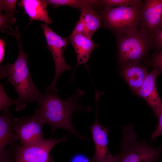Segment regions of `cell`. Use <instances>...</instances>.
Listing matches in <instances>:
<instances>
[{"mask_svg": "<svg viewBox=\"0 0 162 162\" xmlns=\"http://www.w3.org/2000/svg\"><path fill=\"white\" fill-rule=\"evenodd\" d=\"M119 62L139 63L151 44V37L140 29L132 33L116 35Z\"/></svg>", "mask_w": 162, "mask_h": 162, "instance_id": "5b68a950", "label": "cell"}, {"mask_svg": "<svg viewBox=\"0 0 162 162\" xmlns=\"http://www.w3.org/2000/svg\"><path fill=\"white\" fill-rule=\"evenodd\" d=\"M9 34L16 38L18 55L14 63L5 64L0 67V78L8 77V81L13 85L18 94L17 100L26 107V103L36 102L40 93L34 85L30 74L27 60L28 55L22 49L18 27L16 26Z\"/></svg>", "mask_w": 162, "mask_h": 162, "instance_id": "7a4b0ae2", "label": "cell"}, {"mask_svg": "<svg viewBox=\"0 0 162 162\" xmlns=\"http://www.w3.org/2000/svg\"><path fill=\"white\" fill-rule=\"evenodd\" d=\"M16 19L6 14H3L0 13V29L1 31L4 32V29L6 28L12 29L11 25L16 23Z\"/></svg>", "mask_w": 162, "mask_h": 162, "instance_id": "44dd1931", "label": "cell"}, {"mask_svg": "<svg viewBox=\"0 0 162 162\" xmlns=\"http://www.w3.org/2000/svg\"><path fill=\"white\" fill-rule=\"evenodd\" d=\"M65 135L59 140L52 137L33 144L13 146L14 159L16 162H53L50 152L53 147L67 140Z\"/></svg>", "mask_w": 162, "mask_h": 162, "instance_id": "52a82bcc", "label": "cell"}, {"mask_svg": "<svg viewBox=\"0 0 162 162\" xmlns=\"http://www.w3.org/2000/svg\"><path fill=\"white\" fill-rule=\"evenodd\" d=\"M80 18L84 25L82 34L90 39L93 34L100 26L102 20L100 13L95 9L86 7L80 9Z\"/></svg>", "mask_w": 162, "mask_h": 162, "instance_id": "2e32d148", "label": "cell"}, {"mask_svg": "<svg viewBox=\"0 0 162 162\" xmlns=\"http://www.w3.org/2000/svg\"><path fill=\"white\" fill-rule=\"evenodd\" d=\"M71 162H89V161L85 156L78 155L73 158Z\"/></svg>", "mask_w": 162, "mask_h": 162, "instance_id": "83f0119b", "label": "cell"}, {"mask_svg": "<svg viewBox=\"0 0 162 162\" xmlns=\"http://www.w3.org/2000/svg\"><path fill=\"white\" fill-rule=\"evenodd\" d=\"M84 94L83 91L77 88L74 95L64 100L54 92L40 93L36 101L38 106L35 113L43 125L47 124L50 125L51 137L56 130L61 128L82 139L89 140V139L82 136L76 131L71 121L72 116L74 111L89 112L92 110L91 107L83 108L79 103V98Z\"/></svg>", "mask_w": 162, "mask_h": 162, "instance_id": "6da1fadb", "label": "cell"}, {"mask_svg": "<svg viewBox=\"0 0 162 162\" xmlns=\"http://www.w3.org/2000/svg\"><path fill=\"white\" fill-rule=\"evenodd\" d=\"M150 64L153 69L162 73V49L156 53L151 59Z\"/></svg>", "mask_w": 162, "mask_h": 162, "instance_id": "603a6c76", "label": "cell"}, {"mask_svg": "<svg viewBox=\"0 0 162 162\" xmlns=\"http://www.w3.org/2000/svg\"><path fill=\"white\" fill-rule=\"evenodd\" d=\"M47 4L52 5L54 8L67 6L80 9L91 7L94 9L101 7L100 0H45Z\"/></svg>", "mask_w": 162, "mask_h": 162, "instance_id": "e0dca14e", "label": "cell"}, {"mask_svg": "<svg viewBox=\"0 0 162 162\" xmlns=\"http://www.w3.org/2000/svg\"><path fill=\"white\" fill-rule=\"evenodd\" d=\"M141 0H100L101 8L103 7H127L137 4Z\"/></svg>", "mask_w": 162, "mask_h": 162, "instance_id": "d6986e66", "label": "cell"}, {"mask_svg": "<svg viewBox=\"0 0 162 162\" xmlns=\"http://www.w3.org/2000/svg\"><path fill=\"white\" fill-rule=\"evenodd\" d=\"M143 4L139 3L127 7H103L100 14L103 26L116 35L128 34L139 30Z\"/></svg>", "mask_w": 162, "mask_h": 162, "instance_id": "3957f363", "label": "cell"}, {"mask_svg": "<svg viewBox=\"0 0 162 162\" xmlns=\"http://www.w3.org/2000/svg\"><path fill=\"white\" fill-rule=\"evenodd\" d=\"M18 4L29 16V20L31 22L40 20L43 21L47 24L52 23L48 14V5L45 0H22L19 2Z\"/></svg>", "mask_w": 162, "mask_h": 162, "instance_id": "9a60e30c", "label": "cell"}, {"mask_svg": "<svg viewBox=\"0 0 162 162\" xmlns=\"http://www.w3.org/2000/svg\"><path fill=\"white\" fill-rule=\"evenodd\" d=\"M37 114L14 118L13 128L21 145H27L44 140L43 126Z\"/></svg>", "mask_w": 162, "mask_h": 162, "instance_id": "ba28073f", "label": "cell"}, {"mask_svg": "<svg viewBox=\"0 0 162 162\" xmlns=\"http://www.w3.org/2000/svg\"><path fill=\"white\" fill-rule=\"evenodd\" d=\"M122 64L121 74L136 93L148 74L147 68L138 62H128Z\"/></svg>", "mask_w": 162, "mask_h": 162, "instance_id": "7c38bea8", "label": "cell"}, {"mask_svg": "<svg viewBox=\"0 0 162 162\" xmlns=\"http://www.w3.org/2000/svg\"><path fill=\"white\" fill-rule=\"evenodd\" d=\"M97 111V107H96L95 121L89 128L95 147L94 154L90 162H119L118 154L113 155L109 149L108 146L109 129L102 126L99 123Z\"/></svg>", "mask_w": 162, "mask_h": 162, "instance_id": "9c48e42d", "label": "cell"}, {"mask_svg": "<svg viewBox=\"0 0 162 162\" xmlns=\"http://www.w3.org/2000/svg\"><path fill=\"white\" fill-rule=\"evenodd\" d=\"M162 22V0H144L141 12L140 29L152 38V34Z\"/></svg>", "mask_w": 162, "mask_h": 162, "instance_id": "30bf717a", "label": "cell"}, {"mask_svg": "<svg viewBox=\"0 0 162 162\" xmlns=\"http://www.w3.org/2000/svg\"><path fill=\"white\" fill-rule=\"evenodd\" d=\"M6 44L5 41L4 39H0V63L1 64L2 61L4 58L5 48Z\"/></svg>", "mask_w": 162, "mask_h": 162, "instance_id": "4316f807", "label": "cell"}, {"mask_svg": "<svg viewBox=\"0 0 162 162\" xmlns=\"http://www.w3.org/2000/svg\"><path fill=\"white\" fill-rule=\"evenodd\" d=\"M153 44L158 50L162 49V22L152 36Z\"/></svg>", "mask_w": 162, "mask_h": 162, "instance_id": "7402d4cb", "label": "cell"}, {"mask_svg": "<svg viewBox=\"0 0 162 162\" xmlns=\"http://www.w3.org/2000/svg\"><path fill=\"white\" fill-rule=\"evenodd\" d=\"M18 1L16 0H0V11H5L6 14L14 17V14L18 12L16 9V5Z\"/></svg>", "mask_w": 162, "mask_h": 162, "instance_id": "ffe728a7", "label": "cell"}, {"mask_svg": "<svg viewBox=\"0 0 162 162\" xmlns=\"http://www.w3.org/2000/svg\"><path fill=\"white\" fill-rule=\"evenodd\" d=\"M14 105L16 106V110L17 111L24 110L25 107L22 105L17 99L13 100L10 98L4 92L3 86L0 84V111H5L9 110L11 105Z\"/></svg>", "mask_w": 162, "mask_h": 162, "instance_id": "ac0fdd59", "label": "cell"}, {"mask_svg": "<svg viewBox=\"0 0 162 162\" xmlns=\"http://www.w3.org/2000/svg\"><path fill=\"white\" fill-rule=\"evenodd\" d=\"M14 158L13 148L12 146L7 149L2 154L0 155V162H15L13 160Z\"/></svg>", "mask_w": 162, "mask_h": 162, "instance_id": "d4e9b609", "label": "cell"}, {"mask_svg": "<svg viewBox=\"0 0 162 162\" xmlns=\"http://www.w3.org/2000/svg\"><path fill=\"white\" fill-rule=\"evenodd\" d=\"M84 30V25L82 20L80 18L72 33L70 34L74 35L78 34H82Z\"/></svg>", "mask_w": 162, "mask_h": 162, "instance_id": "484cf974", "label": "cell"}, {"mask_svg": "<svg viewBox=\"0 0 162 162\" xmlns=\"http://www.w3.org/2000/svg\"><path fill=\"white\" fill-rule=\"evenodd\" d=\"M158 162V161H155V162Z\"/></svg>", "mask_w": 162, "mask_h": 162, "instance_id": "f1b7e54d", "label": "cell"}, {"mask_svg": "<svg viewBox=\"0 0 162 162\" xmlns=\"http://www.w3.org/2000/svg\"><path fill=\"white\" fill-rule=\"evenodd\" d=\"M160 74L158 70L153 69L136 93L145 100L156 116L162 108V99L158 94L156 85V78Z\"/></svg>", "mask_w": 162, "mask_h": 162, "instance_id": "8fae6325", "label": "cell"}, {"mask_svg": "<svg viewBox=\"0 0 162 162\" xmlns=\"http://www.w3.org/2000/svg\"><path fill=\"white\" fill-rule=\"evenodd\" d=\"M40 26L46 40V47L52 56L55 65L54 80L52 84L46 88V91L57 93L58 90L56 84L58 78L63 72L71 69L70 66L66 63L64 56L68 39L56 34L49 27L48 24H41Z\"/></svg>", "mask_w": 162, "mask_h": 162, "instance_id": "8992f818", "label": "cell"}, {"mask_svg": "<svg viewBox=\"0 0 162 162\" xmlns=\"http://www.w3.org/2000/svg\"><path fill=\"white\" fill-rule=\"evenodd\" d=\"M68 38L76 53V67L82 64L86 66L91 52L98 45L82 34L70 35Z\"/></svg>", "mask_w": 162, "mask_h": 162, "instance_id": "5bb4252c", "label": "cell"}, {"mask_svg": "<svg viewBox=\"0 0 162 162\" xmlns=\"http://www.w3.org/2000/svg\"><path fill=\"white\" fill-rule=\"evenodd\" d=\"M14 118L9 110L4 111L0 116V155L5 152L8 145L14 146L19 138L13 128Z\"/></svg>", "mask_w": 162, "mask_h": 162, "instance_id": "4fadbf2b", "label": "cell"}, {"mask_svg": "<svg viewBox=\"0 0 162 162\" xmlns=\"http://www.w3.org/2000/svg\"><path fill=\"white\" fill-rule=\"evenodd\" d=\"M158 118V123L155 130L152 133L151 140H155L157 137L162 135V108L156 116Z\"/></svg>", "mask_w": 162, "mask_h": 162, "instance_id": "cb8c5ba5", "label": "cell"}, {"mask_svg": "<svg viewBox=\"0 0 162 162\" xmlns=\"http://www.w3.org/2000/svg\"><path fill=\"white\" fill-rule=\"evenodd\" d=\"M121 152L119 162H154L158 161L162 152V145L153 148L146 141L138 142L133 126L128 124L122 130Z\"/></svg>", "mask_w": 162, "mask_h": 162, "instance_id": "277c9868", "label": "cell"}]
</instances>
